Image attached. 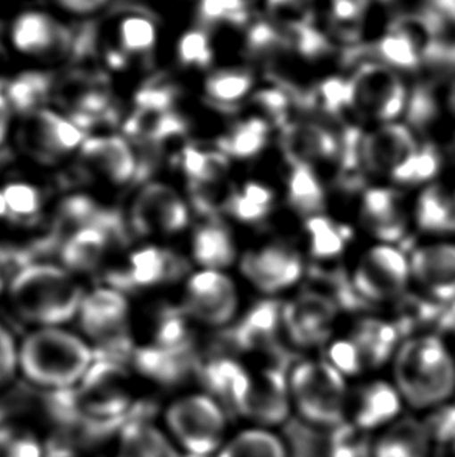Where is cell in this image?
I'll return each instance as SVG.
<instances>
[{
  "mask_svg": "<svg viewBox=\"0 0 455 457\" xmlns=\"http://www.w3.org/2000/svg\"><path fill=\"white\" fill-rule=\"evenodd\" d=\"M390 365L392 383L415 414H432L454 400L455 353L438 334L409 336Z\"/></svg>",
  "mask_w": 455,
  "mask_h": 457,
  "instance_id": "obj_1",
  "label": "cell"
},
{
  "mask_svg": "<svg viewBox=\"0 0 455 457\" xmlns=\"http://www.w3.org/2000/svg\"><path fill=\"white\" fill-rule=\"evenodd\" d=\"M350 387L327 359H302L287 371L292 415L325 433L346 423Z\"/></svg>",
  "mask_w": 455,
  "mask_h": 457,
  "instance_id": "obj_2",
  "label": "cell"
},
{
  "mask_svg": "<svg viewBox=\"0 0 455 457\" xmlns=\"http://www.w3.org/2000/svg\"><path fill=\"white\" fill-rule=\"evenodd\" d=\"M93 364L94 353L83 340L52 328L29 336L19 352L25 377L54 392L72 389Z\"/></svg>",
  "mask_w": 455,
  "mask_h": 457,
  "instance_id": "obj_3",
  "label": "cell"
},
{
  "mask_svg": "<svg viewBox=\"0 0 455 457\" xmlns=\"http://www.w3.org/2000/svg\"><path fill=\"white\" fill-rule=\"evenodd\" d=\"M10 294L19 314L44 325L70 320L83 302L80 287L68 273L47 264H31L19 270Z\"/></svg>",
  "mask_w": 455,
  "mask_h": 457,
  "instance_id": "obj_4",
  "label": "cell"
},
{
  "mask_svg": "<svg viewBox=\"0 0 455 457\" xmlns=\"http://www.w3.org/2000/svg\"><path fill=\"white\" fill-rule=\"evenodd\" d=\"M169 436L186 456L214 457L229 437V412L204 394L181 396L167 408Z\"/></svg>",
  "mask_w": 455,
  "mask_h": 457,
  "instance_id": "obj_5",
  "label": "cell"
},
{
  "mask_svg": "<svg viewBox=\"0 0 455 457\" xmlns=\"http://www.w3.org/2000/svg\"><path fill=\"white\" fill-rule=\"evenodd\" d=\"M2 35L16 54L39 62L70 58L77 37L69 19L49 5L21 6L2 25Z\"/></svg>",
  "mask_w": 455,
  "mask_h": 457,
  "instance_id": "obj_6",
  "label": "cell"
},
{
  "mask_svg": "<svg viewBox=\"0 0 455 457\" xmlns=\"http://www.w3.org/2000/svg\"><path fill=\"white\" fill-rule=\"evenodd\" d=\"M95 55L106 68L122 71L133 62H153L160 44V24L154 12L120 10L94 31Z\"/></svg>",
  "mask_w": 455,
  "mask_h": 457,
  "instance_id": "obj_7",
  "label": "cell"
},
{
  "mask_svg": "<svg viewBox=\"0 0 455 457\" xmlns=\"http://www.w3.org/2000/svg\"><path fill=\"white\" fill-rule=\"evenodd\" d=\"M350 277L365 303L398 302L412 283L410 260L394 244L377 242L360 254Z\"/></svg>",
  "mask_w": 455,
  "mask_h": 457,
  "instance_id": "obj_8",
  "label": "cell"
},
{
  "mask_svg": "<svg viewBox=\"0 0 455 457\" xmlns=\"http://www.w3.org/2000/svg\"><path fill=\"white\" fill-rule=\"evenodd\" d=\"M350 85L356 119L379 125L396 122L406 114L410 93L402 77L387 64H363Z\"/></svg>",
  "mask_w": 455,
  "mask_h": 457,
  "instance_id": "obj_9",
  "label": "cell"
},
{
  "mask_svg": "<svg viewBox=\"0 0 455 457\" xmlns=\"http://www.w3.org/2000/svg\"><path fill=\"white\" fill-rule=\"evenodd\" d=\"M423 144L413 129L401 122L375 125L363 133L362 161L365 172L393 181L398 185L401 175L415 160Z\"/></svg>",
  "mask_w": 455,
  "mask_h": 457,
  "instance_id": "obj_10",
  "label": "cell"
},
{
  "mask_svg": "<svg viewBox=\"0 0 455 457\" xmlns=\"http://www.w3.org/2000/svg\"><path fill=\"white\" fill-rule=\"evenodd\" d=\"M239 267L244 278L267 297L289 291L306 275L300 252L281 242L248 250L240 258Z\"/></svg>",
  "mask_w": 455,
  "mask_h": 457,
  "instance_id": "obj_11",
  "label": "cell"
},
{
  "mask_svg": "<svg viewBox=\"0 0 455 457\" xmlns=\"http://www.w3.org/2000/svg\"><path fill=\"white\" fill-rule=\"evenodd\" d=\"M128 304L122 294L112 289H99L83 298L80 306L81 327L97 340L99 352L112 356H125L133 352L127 333Z\"/></svg>",
  "mask_w": 455,
  "mask_h": 457,
  "instance_id": "obj_12",
  "label": "cell"
},
{
  "mask_svg": "<svg viewBox=\"0 0 455 457\" xmlns=\"http://www.w3.org/2000/svg\"><path fill=\"white\" fill-rule=\"evenodd\" d=\"M339 306L320 292L309 289L283 306V331L300 348L327 345L333 339Z\"/></svg>",
  "mask_w": 455,
  "mask_h": 457,
  "instance_id": "obj_13",
  "label": "cell"
},
{
  "mask_svg": "<svg viewBox=\"0 0 455 457\" xmlns=\"http://www.w3.org/2000/svg\"><path fill=\"white\" fill-rule=\"evenodd\" d=\"M185 311L208 327H227L239 311L237 286L223 270L203 269L187 283Z\"/></svg>",
  "mask_w": 455,
  "mask_h": 457,
  "instance_id": "obj_14",
  "label": "cell"
},
{
  "mask_svg": "<svg viewBox=\"0 0 455 457\" xmlns=\"http://www.w3.org/2000/svg\"><path fill=\"white\" fill-rule=\"evenodd\" d=\"M406 406L392 379L371 378L351 386L346 408V425L357 433L373 434L404 415Z\"/></svg>",
  "mask_w": 455,
  "mask_h": 457,
  "instance_id": "obj_15",
  "label": "cell"
},
{
  "mask_svg": "<svg viewBox=\"0 0 455 457\" xmlns=\"http://www.w3.org/2000/svg\"><path fill=\"white\" fill-rule=\"evenodd\" d=\"M234 412L245 417L250 425L277 428L283 423L292 415L287 373L271 367L252 370L245 394Z\"/></svg>",
  "mask_w": 455,
  "mask_h": 457,
  "instance_id": "obj_16",
  "label": "cell"
},
{
  "mask_svg": "<svg viewBox=\"0 0 455 457\" xmlns=\"http://www.w3.org/2000/svg\"><path fill=\"white\" fill-rule=\"evenodd\" d=\"M129 223L137 235L178 233L189 223V210L172 187L154 183L145 186L136 197Z\"/></svg>",
  "mask_w": 455,
  "mask_h": 457,
  "instance_id": "obj_17",
  "label": "cell"
},
{
  "mask_svg": "<svg viewBox=\"0 0 455 457\" xmlns=\"http://www.w3.org/2000/svg\"><path fill=\"white\" fill-rule=\"evenodd\" d=\"M359 220L377 241L396 244L407 235L412 216L398 189L390 186H371L362 192Z\"/></svg>",
  "mask_w": 455,
  "mask_h": 457,
  "instance_id": "obj_18",
  "label": "cell"
},
{
  "mask_svg": "<svg viewBox=\"0 0 455 457\" xmlns=\"http://www.w3.org/2000/svg\"><path fill=\"white\" fill-rule=\"evenodd\" d=\"M412 281L438 303L455 302V244L431 242L409 254Z\"/></svg>",
  "mask_w": 455,
  "mask_h": 457,
  "instance_id": "obj_19",
  "label": "cell"
},
{
  "mask_svg": "<svg viewBox=\"0 0 455 457\" xmlns=\"http://www.w3.org/2000/svg\"><path fill=\"white\" fill-rule=\"evenodd\" d=\"M369 437L367 457H432L437 444L429 421L419 415L404 414Z\"/></svg>",
  "mask_w": 455,
  "mask_h": 457,
  "instance_id": "obj_20",
  "label": "cell"
},
{
  "mask_svg": "<svg viewBox=\"0 0 455 457\" xmlns=\"http://www.w3.org/2000/svg\"><path fill=\"white\" fill-rule=\"evenodd\" d=\"M22 144L41 162H54L83 143V130L58 114L37 110L27 114L22 129Z\"/></svg>",
  "mask_w": 455,
  "mask_h": 457,
  "instance_id": "obj_21",
  "label": "cell"
},
{
  "mask_svg": "<svg viewBox=\"0 0 455 457\" xmlns=\"http://www.w3.org/2000/svg\"><path fill=\"white\" fill-rule=\"evenodd\" d=\"M283 147L292 164L317 169L339 158V133L314 120L290 122L284 127Z\"/></svg>",
  "mask_w": 455,
  "mask_h": 457,
  "instance_id": "obj_22",
  "label": "cell"
},
{
  "mask_svg": "<svg viewBox=\"0 0 455 457\" xmlns=\"http://www.w3.org/2000/svg\"><path fill=\"white\" fill-rule=\"evenodd\" d=\"M186 262L179 256L161 248H144L131 256L127 270L108 275L116 289L129 291L139 286L160 285L179 278L186 272Z\"/></svg>",
  "mask_w": 455,
  "mask_h": 457,
  "instance_id": "obj_23",
  "label": "cell"
},
{
  "mask_svg": "<svg viewBox=\"0 0 455 457\" xmlns=\"http://www.w3.org/2000/svg\"><path fill=\"white\" fill-rule=\"evenodd\" d=\"M412 220L426 235H455V187L443 183L426 185L413 204Z\"/></svg>",
  "mask_w": 455,
  "mask_h": 457,
  "instance_id": "obj_24",
  "label": "cell"
},
{
  "mask_svg": "<svg viewBox=\"0 0 455 457\" xmlns=\"http://www.w3.org/2000/svg\"><path fill=\"white\" fill-rule=\"evenodd\" d=\"M283 306L273 298L252 304L231 328V342L242 350H258L269 345L283 331Z\"/></svg>",
  "mask_w": 455,
  "mask_h": 457,
  "instance_id": "obj_25",
  "label": "cell"
},
{
  "mask_svg": "<svg viewBox=\"0 0 455 457\" xmlns=\"http://www.w3.org/2000/svg\"><path fill=\"white\" fill-rule=\"evenodd\" d=\"M351 339L362 354L367 371L377 370L385 364H392L394 353L398 352L401 333L393 321L367 317L354 325Z\"/></svg>",
  "mask_w": 455,
  "mask_h": 457,
  "instance_id": "obj_26",
  "label": "cell"
},
{
  "mask_svg": "<svg viewBox=\"0 0 455 457\" xmlns=\"http://www.w3.org/2000/svg\"><path fill=\"white\" fill-rule=\"evenodd\" d=\"M116 457H185L170 436L145 419L120 428Z\"/></svg>",
  "mask_w": 455,
  "mask_h": 457,
  "instance_id": "obj_27",
  "label": "cell"
},
{
  "mask_svg": "<svg viewBox=\"0 0 455 457\" xmlns=\"http://www.w3.org/2000/svg\"><path fill=\"white\" fill-rule=\"evenodd\" d=\"M81 154L94 169L116 183H127L135 179V154L120 137L87 139L81 144Z\"/></svg>",
  "mask_w": 455,
  "mask_h": 457,
  "instance_id": "obj_28",
  "label": "cell"
},
{
  "mask_svg": "<svg viewBox=\"0 0 455 457\" xmlns=\"http://www.w3.org/2000/svg\"><path fill=\"white\" fill-rule=\"evenodd\" d=\"M135 364L145 377L160 383H177L195 365L194 346L185 348H161L147 346L133 353Z\"/></svg>",
  "mask_w": 455,
  "mask_h": 457,
  "instance_id": "obj_29",
  "label": "cell"
},
{
  "mask_svg": "<svg viewBox=\"0 0 455 457\" xmlns=\"http://www.w3.org/2000/svg\"><path fill=\"white\" fill-rule=\"evenodd\" d=\"M214 457H290V452L277 428L248 425L229 434Z\"/></svg>",
  "mask_w": 455,
  "mask_h": 457,
  "instance_id": "obj_30",
  "label": "cell"
},
{
  "mask_svg": "<svg viewBox=\"0 0 455 457\" xmlns=\"http://www.w3.org/2000/svg\"><path fill=\"white\" fill-rule=\"evenodd\" d=\"M352 239V229L327 214L304 220V242L309 256L318 262L337 260L346 252Z\"/></svg>",
  "mask_w": 455,
  "mask_h": 457,
  "instance_id": "obj_31",
  "label": "cell"
},
{
  "mask_svg": "<svg viewBox=\"0 0 455 457\" xmlns=\"http://www.w3.org/2000/svg\"><path fill=\"white\" fill-rule=\"evenodd\" d=\"M192 254L203 269L225 270L237 258V247L227 225L211 220L195 229Z\"/></svg>",
  "mask_w": 455,
  "mask_h": 457,
  "instance_id": "obj_32",
  "label": "cell"
},
{
  "mask_svg": "<svg viewBox=\"0 0 455 457\" xmlns=\"http://www.w3.org/2000/svg\"><path fill=\"white\" fill-rule=\"evenodd\" d=\"M252 370L231 358H217L204 365L202 370L208 394L217 398L228 409L236 411L240 398L245 394Z\"/></svg>",
  "mask_w": 455,
  "mask_h": 457,
  "instance_id": "obj_33",
  "label": "cell"
},
{
  "mask_svg": "<svg viewBox=\"0 0 455 457\" xmlns=\"http://www.w3.org/2000/svg\"><path fill=\"white\" fill-rule=\"evenodd\" d=\"M285 197L292 210L304 219L325 214L327 192L314 167L292 164L285 185Z\"/></svg>",
  "mask_w": 455,
  "mask_h": 457,
  "instance_id": "obj_34",
  "label": "cell"
},
{
  "mask_svg": "<svg viewBox=\"0 0 455 457\" xmlns=\"http://www.w3.org/2000/svg\"><path fill=\"white\" fill-rule=\"evenodd\" d=\"M277 204V195L261 181H245L228 194L225 208L237 222L256 225L270 216Z\"/></svg>",
  "mask_w": 455,
  "mask_h": 457,
  "instance_id": "obj_35",
  "label": "cell"
},
{
  "mask_svg": "<svg viewBox=\"0 0 455 457\" xmlns=\"http://www.w3.org/2000/svg\"><path fill=\"white\" fill-rule=\"evenodd\" d=\"M271 125L259 116L242 119L220 137L219 150L228 158L250 160L264 152L270 141Z\"/></svg>",
  "mask_w": 455,
  "mask_h": 457,
  "instance_id": "obj_36",
  "label": "cell"
},
{
  "mask_svg": "<svg viewBox=\"0 0 455 457\" xmlns=\"http://www.w3.org/2000/svg\"><path fill=\"white\" fill-rule=\"evenodd\" d=\"M110 245L112 241L102 229L87 227L66 239L60 253L69 269L87 272L99 266Z\"/></svg>",
  "mask_w": 455,
  "mask_h": 457,
  "instance_id": "obj_37",
  "label": "cell"
},
{
  "mask_svg": "<svg viewBox=\"0 0 455 457\" xmlns=\"http://www.w3.org/2000/svg\"><path fill=\"white\" fill-rule=\"evenodd\" d=\"M55 91V75L41 71H29L6 81L8 104L22 114L37 112L50 94Z\"/></svg>",
  "mask_w": 455,
  "mask_h": 457,
  "instance_id": "obj_38",
  "label": "cell"
},
{
  "mask_svg": "<svg viewBox=\"0 0 455 457\" xmlns=\"http://www.w3.org/2000/svg\"><path fill=\"white\" fill-rule=\"evenodd\" d=\"M254 79L242 69H222L208 77L204 93L211 104L219 108H231L252 97Z\"/></svg>",
  "mask_w": 455,
  "mask_h": 457,
  "instance_id": "obj_39",
  "label": "cell"
},
{
  "mask_svg": "<svg viewBox=\"0 0 455 457\" xmlns=\"http://www.w3.org/2000/svg\"><path fill=\"white\" fill-rule=\"evenodd\" d=\"M309 102L320 114H325L327 118L340 119L346 122L350 116H354L350 79L342 80L334 77L321 81L310 94Z\"/></svg>",
  "mask_w": 455,
  "mask_h": 457,
  "instance_id": "obj_40",
  "label": "cell"
},
{
  "mask_svg": "<svg viewBox=\"0 0 455 457\" xmlns=\"http://www.w3.org/2000/svg\"><path fill=\"white\" fill-rule=\"evenodd\" d=\"M187 312L181 309L166 308L160 314L154 333L156 344L161 348H185L192 345L191 333L187 325Z\"/></svg>",
  "mask_w": 455,
  "mask_h": 457,
  "instance_id": "obj_41",
  "label": "cell"
},
{
  "mask_svg": "<svg viewBox=\"0 0 455 457\" xmlns=\"http://www.w3.org/2000/svg\"><path fill=\"white\" fill-rule=\"evenodd\" d=\"M212 47L210 37L200 29H191L181 33L177 41V58L185 68L204 69L212 62Z\"/></svg>",
  "mask_w": 455,
  "mask_h": 457,
  "instance_id": "obj_42",
  "label": "cell"
},
{
  "mask_svg": "<svg viewBox=\"0 0 455 457\" xmlns=\"http://www.w3.org/2000/svg\"><path fill=\"white\" fill-rule=\"evenodd\" d=\"M177 97L178 89L175 85L162 77H154L136 94V110L152 112H173Z\"/></svg>",
  "mask_w": 455,
  "mask_h": 457,
  "instance_id": "obj_43",
  "label": "cell"
},
{
  "mask_svg": "<svg viewBox=\"0 0 455 457\" xmlns=\"http://www.w3.org/2000/svg\"><path fill=\"white\" fill-rule=\"evenodd\" d=\"M325 359H327L348 379L360 378L367 373L362 354L350 336L331 339L327 345V358Z\"/></svg>",
  "mask_w": 455,
  "mask_h": 457,
  "instance_id": "obj_44",
  "label": "cell"
},
{
  "mask_svg": "<svg viewBox=\"0 0 455 457\" xmlns=\"http://www.w3.org/2000/svg\"><path fill=\"white\" fill-rule=\"evenodd\" d=\"M0 457H46V452L29 429L0 427Z\"/></svg>",
  "mask_w": 455,
  "mask_h": 457,
  "instance_id": "obj_45",
  "label": "cell"
},
{
  "mask_svg": "<svg viewBox=\"0 0 455 457\" xmlns=\"http://www.w3.org/2000/svg\"><path fill=\"white\" fill-rule=\"evenodd\" d=\"M252 102L258 106L261 116L269 124H277L287 127L289 122L290 102L289 96L279 87H265L252 94Z\"/></svg>",
  "mask_w": 455,
  "mask_h": 457,
  "instance_id": "obj_46",
  "label": "cell"
},
{
  "mask_svg": "<svg viewBox=\"0 0 455 457\" xmlns=\"http://www.w3.org/2000/svg\"><path fill=\"white\" fill-rule=\"evenodd\" d=\"M12 217H31L41 208V194L29 185H10L4 191Z\"/></svg>",
  "mask_w": 455,
  "mask_h": 457,
  "instance_id": "obj_47",
  "label": "cell"
},
{
  "mask_svg": "<svg viewBox=\"0 0 455 457\" xmlns=\"http://www.w3.org/2000/svg\"><path fill=\"white\" fill-rule=\"evenodd\" d=\"M50 8H54L62 16L72 21H89L102 16L112 6V0H47Z\"/></svg>",
  "mask_w": 455,
  "mask_h": 457,
  "instance_id": "obj_48",
  "label": "cell"
},
{
  "mask_svg": "<svg viewBox=\"0 0 455 457\" xmlns=\"http://www.w3.org/2000/svg\"><path fill=\"white\" fill-rule=\"evenodd\" d=\"M19 364V354L12 342V336L0 327V367L6 375L14 377V371Z\"/></svg>",
  "mask_w": 455,
  "mask_h": 457,
  "instance_id": "obj_49",
  "label": "cell"
},
{
  "mask_svg": "<svg viewBox=\"0 0 455 457\" xmlns=\"http://www.w3.org/2000/svg\"><path fill=\"white\" fill-rule=\"evenodd\" d=\"M186 2H189V0H150L154 10L160 12H175V10H178L179 6L185 5Z\"/></svg>",
  "mask_w": 455,
  "mask_h": 457,
  "instance_id": "obj_50",
  "label": "cell"
},
{
  "mask_svg": "<svg viewBox=\"0 0 455 457\" xmlns=\"http://www.w3.org/2000/svg\"><path fill=\"white\" fill-rule=\"evenodd\" d=\"M8 97H6V83L0 80V118H6L8 112Z\"/></svg>",
  "mask_w": 455,
  "mask_h": 457,
  "instance_id": "obj_51",
  "label": "cell"
},
{
  "mask_svg": "<svg viewBox=\"0 0 455 457\" xmlns=\"http://www.w3.org/2000/svg\"><path fill=\"white\" fill-rule=\"evenodd\" d=\"M446 108H448V112L450 114H452L455 118V79L451 83L450 87H448V93H446Z\"/></svg>",
  "mask_w": 455,
  "mask_h": 457,
  "instance_id": "obj_52",
  "label": "cell"
},
{
  "mask_svg": "<svg viewBox=\"0 0 455 457\" xmlns=\"http://www.w3.org/2000/svg\"><path fill=\"white\" fill-rule=\"evenodd\" d=\"M6 137V118H0V154L2 152H5V149H2V145H4V141H5Z\"/></svg>",
  "mask_w": 455,
  "mask_h": 457,
  "instance_id": "obj_53",
  "label": "cell"
},
{
  "mask_svg": "<svg viewBox=\"0 0 455 457\" xmlns=\"http://www.w3.org/2000/svg\"><path fill=\"white\" fill-rule=\"evenodd\" d=\"M444 457H455V436L450 442H446V453Z\"/></svg>",
  "mask_w": 455,
  "mask_h": 457,
  "instance_id": "obj_54",
  "label": "cell"
},
{
  "mask_svg": "<svg viewBox=\"0 0 455 457\" xmlns=\"http://www.w3.org/2000/svg\"><path fill=\"white\" fill-rule=\"evenodd\" d=\"M10 379H12V377H8L5 371L2 370V367H0V387H2V386H5Z\"/></svg>",
  "mask_w": 455,
  "mask_h": 457,
  "instance_id": "obj_55",
  "label": "cell"
},
{
  "mask_svg": "<svg viewBox=\"0 0 455 457\" xmlns=\"http://www.w3.org/2000/svg\"><path fill=\"white\" fill-rule=\"evenodd\" d=\"M16 2H21V0H0V5H6V4H16Z\"/></svg>",
  "mask_w": 455,
  "mask_h": 457,
  "instance_id": "obj_56",
  "label": "cell"
},
{
  "mask_svg": "<svg viewBox=\"0 0 455 457\" xmlns=\"http://www.w3.org/2000/svg\"><path fill=\"white\" fill-rule=\"evenodd\" d=\"M2 287H4V283H2V277H0V291H2Z\"/></svg>",
  "mask_w": 455,
  "mask_h": 457,
  "instance_id": "obj_57",
  "label": "cell"
},
{
  "mask_svg": "<svg viewBox=\"0 0 455 457\" xmlns=\"http://www.w3.org/2000/svg\"><path fill=\"white\" fill-rule=\"evenodd\" d=\"M452 350H454V353H455V346H454V348H452Z\"/></svg>",
  "mask_w": 455,
  "mask_h": 457,
  "instance_id": "obj_58",
  "label": "cell"
}]
</instances>
